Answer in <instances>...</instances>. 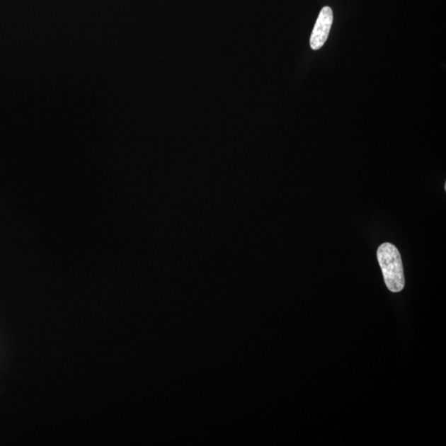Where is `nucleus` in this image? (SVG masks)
<instances>
[{
    "mask_svg": "<svg viewBox=\"0 0 446 446\" xmlns=\"http://www.w3.org/2000/svg\"><path fill=\"white\" fill-rule=\"evenodd\" d=\"M377 257L389 290L393 292L403 290L405 278L403 261L398 248L391 243H383L377 251Z\"/></svg>",
    "mask_w": 446,
    "mask_h": 446,
    "instance_id": "f257e3e1",
    "label": "nucleus"
},
{
    "mask_svg": "<svg viewBox=\"0 0 446 446\" xmlns=\"http://www.w3.org/2000/svg\"><path fill=\"white\" fill-rule=\"evenodd\" d=\"M332 23H333V13L330 7H324L321 10L317 18L314 31L310 38V46L312 50H319L328 38Z\"/></svg>",
    "mask_w": 446,
    "mask_h": 446,
    "instance_id": "f03ea898",
    "label": "nucleus"
}]
</instances>
